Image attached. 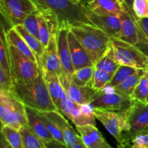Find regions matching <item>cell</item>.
Returning a JSON list of instances; mask_svg holds the SVG:
<instances>
[{"instance_id": "6da1fadb", "label": "cell", "mask_w": 148, "mask_h": 148, "mask_svg": "<svg viewBox=\"0 0 148 148\" xmlns=\"http://www.w3.org/2000/svg\"><path fill=\"white\" fill-rule=\"evenodd\" d=\"M11 92L25 106L39 112L59 111L51 98L42 72L37 77L31 80H13Z\"/></svg>"}, {"instance_id": "7a4b0ae2", "label": "cell", "mask_w": 148, "mask_h": 148, "mask_svg": "<svg viewBox=\"0 0 148 148\" xmlns=\"http://www.w3.org/2000/svg\"><path fill=\"white\" fill-rule=\"evenodd\" d=\"M38 11L50 12L56 16L59 28L81 24H92L86 5L72 0H31Z\"/></svg>"}, {"instance_id": "3957f363", "label": "cell", "mask_w": 148, "mask_h": 148, "mask_svg": "<svg viewBox=\"0 0 148 148\" xmlns=\"http://www.w3.org/2000/svg\"><path fill=\"white\" fill-rule=\"evenodd\" d=\"M69 30L75 35L95 64L111 46L112 38L94 25L81 24L71 26Z\"/></svg>"}, {"instance_id": "277c9868", "label": "cell", "mask_w": 148, "mask_h": 148, "mask_svg": "<svg viewBox=\"0 0 148 148\" xmlns=\"http://www.w3.org/2000/svg\"><path fill=\"white\" fill-rule=\"evenodd\" d=\"M0 120L1 126H9L18 130L27 126L26 106L11 91L0 90Z\"/></svg>"}, {"instance_id": "5b68a950", "label": "cell", "mask_w": 148, "mask_h": 148, "mask_svg": "<svg viewBox=\"0 0 148 148\" xmlns=\"http://www.w3.org/2000/svg\"><path fill=\"white\" fill-rule=\"evenodd\" d=\"M111 46L120 65L148 70V55L135 45L119 38H112Z\"/></svg>"}, {"instance_id": "8992f818", "label": "cell", "mask_w": 148, "mask_h": 148, "mask_svg": "<svg viewBox=\"0 0 148 148\" xmlns=\"http://www.w3.org/2000/svg\"><path fill=\"white\" fill-rule=\"evenodd\" d=\"M37 10L31 0H0L1 18L10 27L23 24L26 17Z\"/></svg>"}, {"instance_id": "52a82bcc", "label": "cell", "mask_w": 148, "mask_h": 148, "mask_svg": "<svg viewBox=\"0 0 148 148\" xmlns=\"http://www.w3.org/2000/svg\"><path fill=\"white\" fill-rule=\"evenodd\" d=\"M10 72L14 81H29L40 75V68L37 62L31 60L9 44Z\"/></svg>"}, {"instance_id": "ba28073f", "label": "cell", "mask_w": 148, "mask_h": 148, "mask_svg": "<svg viewBox=\"0 0 148 148\" xmlns=\"http://www.w3.org/2000/svg\"><path fill=\"white\" fill-rule=\"evenodd\" d=\"M93 111L95 118L105 127L117 143H124V137L129 131L125 111H113L93 108Z\"/></svg>"}, {"instance_id": "9c48e42d", "label": "cell", "mask_w": 148, "mask_h": 148, "mask_svg": "<svg viewBox=\"0 0 148 148\" xmlns=\"http://www.w3.org/2000/svg\"><path fill=\"white\" fill-rule=\"evenodd\" d=\"M134 101L130 96L114 92L111 88L106 87L98 92L90 105L98 109L122 111L129 109Z\"/></svg>"}, {"instance_id": "30bf717a", "label": "cell", "mask_w": 148, "mask_h": 148, "mask_svg": "<svg viewBox=\"0 0 148 148\" xmlns=\"http://www.w3.org/2000/svg\"><path fill=\"white\" fill-rule=\"evenodd\" d=\"M59 112L75 126L87 124L96 125L93 108L90 104H79L73 102L66 97L58 108Z\"/></svg>"}, {"instance_id": "8fae6325", "label": "cell", "mask_w": 148, "mask_h": 148, "mask_svg": "<svg viewBox=\"0 0 148 148\" xmlns=\"http://www.w3.org/2000/svg\"><path fill=\"white\" fill-rule=\"evenodd\" d=\"M125 112L129 131L126 134L124 143H130L134 136L143 132L148 127V103L134 101Z\"/></svg>"}, {"instance_id": "7c38bea8", "label": "cell", "mask_w": 148, "mask_h": 148, "mask_svg": "<svg viewBox=\"0 0 148 148\" xmlns=\"http://www.w3.org/2000/svg\"><path fill=\"white\" fill-rule=\"evenodd\" d=\"M59 79L67 98L77 103L90 104L98 93L91 87H80L75 84L72 80V75L62 73Z\"/></svg>"}, {"instance_id": "4fadbf2b", "label": "cell", "mask_w": 148, "mask_h": 148, "mask_svg": "<svg viewBox=\"0 0 148 148\" xmlns=\"http://www.w3.org/2000/svg\"><path fill=\"white\" fill-rule=\"evenodd\" d=\"M42 72H50L59 77L63 73L57 48V35H52L41 57L38 61Z\"/></svg>"}, {"instance_id": "5bb4252c", "label": "cell", "mask_w": 148, "mask_h": 148, "mask_svg": "<svg viewBox=\"0 0 148 148\" xmlns=\"http://www.w3.org/2000/svg\"><path fill=\"white\" fill-rule=\"evenodd\" d=\"M69 31V27H68L59 28L57 34V48L63 73L67 75H72L75 72V69L72 64L68 42Z\"/></svg>"}, {"instance_id": "9a60e30c", "label": "cell", "mask_w": 148, "mask_h": 148, "mask_svg": "<svg viewBox=\"0 0 148 148\" xmlns=\"http://www.w3.org/2000/svg\"><path fill=\"white\" fill-rule=\"evenodd\" d=\"M76 130L88 148H114L108 144L95 125L76 126Z\"/></svg>"}, {"instance_id": "2e32d148", "label": "cell", "mask_w": 148, "mask_h": 148, "mask_svg": "<svg viewBox=\"0 0 148 148\" xmlns=\"http://www.w3.org/2000/svg\"><path fill=\"white\" fill-rule=\"evenodd\" d=\"M68 42L75 71L85 66H94L88 53L70 30L68 33Z\"/></svg>"}, {"instance_id": "e0dca14e", "label": "cell", "mask_w": 148, "mask_h": 148, "mask_svg": "<svg viewBox=\"0 0 148 148\" xmlns=\"http://www.w3.org/2000/svg\"><path fill=\"white\" fill-rule=\"evenodd\" d=\"M43 113L57 126L59 131L61 132L63 136L65 144L69 148L72 147V146L77 140L79 135L77 134L73 127L69 124L67 119L58 111H48V112Z\"/></svg>"}, {"instance_id": "ac0fdd59", "label": "cell", "mask_w": 148, "mask_h": 148, "mask_svg": "<svg viewBox=\"0 0 148 148\" xmlns=\"http://www.w3.org/2000/svg\"><path fill=\"white\" fill-rule=\"evenodd\" d=\"M92 24L103 30L111 38H120L121 20L119 16H99L91 13Z\"/></svg>"}, {"instance_id": "d6986e66", "label": "cell", "mask_w": 148, "mask_h": 148, "mask_svg": "<svg viewBox=\"0 0 148 148\" xmlns=\"http://www.w3.org/2000/svg\"><path fill=\"white\" fill-rule=\"evenodd\" d=\"M86 7L91 13L99 16H119L124 9L120 0H93Z\"/></svg>"}, {"instance_id": "ffe728a7", "label": "cell", "mask_w": 148, "mask_h": 148, "mask_svg": "<svg viewBox=\"0 0 148 148\" xmlns=\"http://www.w3.org/2000/svg\"><path fill=\"white\" fill-rule=\"evenodd\" d=\"M26 114L27 118V127L37 137L44 143H49L53 140V137L42 121L38 111L26 106Z\"/></svg>"}, {"instance_id": "44dd1931", "label": "cell", "mask_w": 148, "mask_h": 148, "mask_svg": "<svg viewBox=\"0 0 148 148\" xmlns=\"http://www.w3.org/2000/svg\"><path fill=\"white\" fill-rule=\"evenodd\" d=\"M42 73L44 77L51 98L58 108L61 103L67 97L61 83L59 75L50 72H42Z\"/></svg>"}, {"instance_id": "7402d4cb", "label": "cell", "mask_w": 148, "mask_h": 148, "mask_svg": "<svg viewBox=\"0 0 148 148\" xmlns=\"http://www.w3.org/2000/svg\"><path fill=\"white\" fill-rule=\"evenodd\" d=\"M6 36H7V39L9 44L17 49L20 53L25 55L26 57L29 58L34 62H38L37 59H36L33 51L30 49L25 40L19 34V33L15 30L14 27H11L10 30H7L6 32Z\"/></svg>"}, {"instance_id": "603a6c76", "label": "cell", "mask_w": 148, "mask_h": 148, "mask_svg": "<svg viewBox=\"0 0 148 148\" xmlns=\"http://www.w3.org/2000/svg\"><path fill=\"white\" fill-rule=\"evenodd\" d=\"M14 27L18 32L19 34L23 37V38L25 40L27 44L34 53L37 61H38V59L41 57L44 52L45 49H46L45 46L42 44L41 42L37 37L29 33L23 24L18 25Z\"/></svg>"}, {"instance_id": "cb8c5ba5", "label": "cell", "mask_w": 148, "mask_h": 148, "mask_svg": "<svg viewBox=\"0 0 148 148\" xmlns=\"http://www.w3.org/2000/svg\"><path fill=\"white\" fill-rule=\"evenodd\" d=\"M145 69H139L134 75L127 78L121 84L112 88L113 91L127 96H131L133 91L138 85L142 77L145 75Z\"/></svg>"}, {"instance_id": "d4e9b609", "label": "cell", "mask_w": 148, "mask_h": 148, "mask_svg": "<svg viewBox=\"0 0 148 148\" xmlns=\"http://www.w3.org/2000/svg\"><path fill=\"white\" fill-rule=\"evenodd\" d=\"M119 66L120 64L117 62L114 56L112 46H110L106 52L94 64V67L95 69H101L111 74L115 73Z\"/></svg>"}, {"instance_id": "484cf974", "label": "cell", "mask_w": 148, "mask_h": 148, "mask_svg": "<svg viewBox=\"0 0 148 148\" xmlns=\"http://www.w3.org/2000/svg\"><path fill=\"white\" fill-rule=\"evenodd\" d=\"M94 72H95L94 66H85L75 70L72 74V79L73 82L79 86L90 87Z\"/></svg>"}, {"instance_id": "4316f807", "label": "cell", "mask_w": 148, "mask_h": 148, "mask_svg": "<svg viewBox=\"0 0 148 148\" xmlns=\"http://www.w3.org/2000/svg\"><path fill=\"white\" fill-rule=\"evenodd\" d=\"M19 131L23 138L24 148H46L44 142L37 137L27 126L22 127Z\"/></svg>"}, {"instance_id": "83f0119b", "label": "cell", "mask_w": 148, "mask_h": 148, "mask_svg": "<svg viewBox=\"0 0 148 148\" xmlns=\"http://www.w3.org/2000/svg\"><path fill=\"white\" fill-rule=\"evenodd\" d=\"M0 66L10 72L9 43L6 36V30L2 25H1L0 33Z\"/></svg>"}, {"instance_id": "f1b7e54d", "label": "cell", "mask_w": 148, "mask_h": 148, "mask_svg": "<svg viewBox=\"0 0 148 148\" xmlns=\"http://www.w3.org/2000/svg\"><path fill=\"white\" fill-rule=\"evenodd\" d=\"M113 76H114V74L108 73L105 71L95 68V72L92 77L90 87L98 92L101 91L104 88H106L107 85L112 79Z\"/></svg>"}, {"instance_id": "f546056e", "label": "cell", "mask_w": 148, "mask_h": 148, "mask_svg": "<svg viewBox=\"0 0 148 148\" xmlns=\"http://www.w3.org/2000/svg\"><path fill=\"white\" fill-rule=\"evenodd\" d=\"M1 134L13 148H24L23 138L18 130L9 126H1Z\"/></svg>"}, {"instance_id": "4dcf8cb0", "label": "cell", "mask_w": 148, "mask_h": 148, "mask_svg": "<svg viewBox=\"0 0 148 148\" xmlns=\"http://www.w3.org/2000/svg\"><path fill=\"white\" fill-rule=\"evenodd\" d=\"M138 69H139L132 67V66H125V65H120L118 69L114 74L112 79L109 82V84L107 85V87L112 89L114 87L117 86V85L121 84L122 82H124L125 79L130 77V76L134 75Z\"/></svg>"}, {"instance_id": "1f68e13d", "label": "cell", "mask_w": 148, "mask_h": 148, "mask_svg": "<svg viewBox=\"0 0 148 148\" xmlns=\"http://www.w3.org/2000/svg\"><path fill=\"white\" fill-rule=\"evenodd\" d=\"M38 39L46 48L50 41L51 35L50 27L46 17L39 11L38 14Z\"/></svg>"}, {"instance_id": "d6a6232c", "label": "cell", "mask_w": 148, "mask_h": 148, "mask_svg": "<svg viewBox=\"0 0 148 148\" xmlns=\"http://www.w3.org/2000/svg\"><path fill=\"white\" fill-rule=\"evenodd\" d=\"M148 96V79L145 73L142 77L140 82L131 95V98L134 101L147 103Z\"/></svg>"}, {"instance_id": "836d02e7", "label": "cell", "mask_w": 148, "mask_h": 148, "mask_svg": "<svg viewBox=\"0 0 148 148\" xmlns=\"http://www.w3.org/2000/svg\"><path fill=\"white\" fill-rule=\"evenodd\" d=\"M39 114H40V119H41L42 121H43V124H45V126H46V127L47 128V130H49V133L51 134L53 140H56V141L59 142V143H64V144H65L64 140V138H63V136H62L61 132L59 131L57 126L55 124V123L53 122L52 120H51L49 117L46 116V114H45L43 112H39Z\"/></svg>"}, {"instance_id": "e575fe53", "label": "cell", "mask_w": 148, "mask_h": 148, "mask_svg": "<svg viewBox=\"0 0 148 148\" xmlns=\"http://www.w3.org/2000/svg\"><path fill=\"white\" fill-rule=\"evenodd\" d=\"M38 10L27 16L25 21L23 22V25L26 30L38 38Z\"/></svg>"}, {"instance_id": "d590c367", "label": "cell", "mask_w": 148, "mask_h": 148, "mask_svg": "<svg viewBox=\"0 0 148 148\" xmlns=\"http://www.w3.org/2000/svg\"><path fill=\"white\" fill-rule=\"evenodd\" d=\"M132 10L138 18L148 17V0H133Z\"/></svg>"}, {"instance_id": "8d00e7d4", "label": "cell", "mask_w": 148, "mask_h": 148, "mask_svg": "<svg viewBox=\"0 0 148 148\" xmlns=\"http://www.w3.org/2000/svg\"><path fill=\"white\" fill-rule=\"evenodd\" d=\"M13 86V79L9 71L0 66V90L11 91Z\"/></svg>"}, {"instance_id": "74e56055", "label": "cell", "mask_w": 148, "mask_h": 148, "mask_svg": "<svg viewBox=\"0 0 148 148\" xmlns=\"http://www.w3.org/2000/svg\"><path fill=\"white\" fill-rule=\"evenodd\" d=\"M130 143L133 148H148V132L134 136Z\"/></svg>"}, {"instance_id": "f35d334b", "label": "cell", "mask_w": 148, "mask_h": 148, "mask_svg": "<svg viewBox=\"0 0 148 148\" xmlns=\"http://www.w3.org/2000/svg\"><path fill=\"white\" fill-rule=\"evenodd\" d=\"M134 19L137 23V25L139 26L140 29L141 30L142 33L146 38L148 41V17L146 18H138L134 15Z\"/></svg>"}, {"instance_id": "ab89813d", "label": "cell", "mask_w": 148, "mask_h": 148, "mask_svg": "<svg viewBox=\"0 0 148 148\" xmlns=\"http://www.w3.org/2000/svg\"><path fill=\"white\" fill-rule=\"evenodd\" d=\"M46 148H69L66 144L61 143L56 140H52L49 143H44Z\"/></svg>"}, {"instance_id": "60d3db41", "label": "cell", "mask_w": 148, "mask_h": 148, "mask_svg": "<svg viewBox=\"0 0 148 148\" xmlns=\"http://www.w3.org/2000/svg\"><path fill=\"white\" fill-rule=\"evenodd\" d=\"M71 148H88V147H87V146L85 145V143H83V141H82V139H81L80 136L79 135V137H78L77 142L72 146V147Z\"/></svg>"}, {"instance_id": "b9f144b4", "label": "cell", "mask_w": 148, "mask_h": 148, "mask_svg": "<svg viewBox=\"0 0 148 148\" xmlns=\"http://www.w3.org/2000/svg\"><path fill=\"white\" fill-rule=\"evenodd\" d=\"M0 144H1V148H13L10 145V143L7 141L5 137H4L3 134H1V141H0Z\"/></svg>"}, {"instance_id": "7bdbcfd3", "label": "cell", "mask_w": 148, "mask_h": 148, "mask_svg": "<svg viewBox=\"0 0 148 148\" xmlns=\"http://www.w3.org/2000/svg\"><path fill=\"white\" fill-rule=\"evenodd\" d=\"M117 148H133L130 143H124L121 144H119Z\"/></svg>"}, {"instance_id": "ee69618b", "label": "cell", "mask_w": 148, "mask_h": 148, "mask_svg": "<svg viewBox=\"0 0 148 148\" xmlns=\"http://www.w3.org/2000/svg\"><path fill=\"white\" fill-rule=\"evenodd\" d=\"M120 1H121L122 3H124V4H125L126 5L128 6V7L132 10V8L133 0H120Z\"/></svg>"}, {"instance_id": "f6af8a7d", "label": "cell", "mask_w": 148, "mask_h": 148, "mask_svg": "<svg viewBox=\"0 0 148 148\" xmlns=\"http://www.w3.org/2000/svg\"><path fill=\"white\" fill-rule=\"evenodd\" d=\"M93 1V0H82V3L83 4H85V5H87V4H90V2H92V1Z\"/></svg>"}, {"instance_id": "bcb514c9", "label": "cell", "mask_w": 148, "mask_h": 148, "mask_svg": "<svg viewBox=\"0 0 148 148\" xmlns=\"http://www.w3.org/2000/svg\"><path fill=\"white\" fill-rule=\"evenodd\" d=\"M145 75L147 76V79H148V70H145ZM147 103H148V96H147Z\"/></svg>"}, {"instance_id": "7dc6e473", "label": "cell", "mask_w": 148, "mask_h": 148, "mask_svg": "<svg viewBox=\"0 0 148 148\" xmlns=\"http://www.w3.org/2000/svg\"><path fill=\"white\" fill-rule=\"evenodd\" d=\"M72 1L76 3H82V0H72Z\"/></svg>"}, {"instance_id": "c3c4849f", "label": "cell", "mask_w": 148, "mask_h": 148, "mask_svg": "<svg viewBox=\"0 0 148 148\" xmlns=\"http://www.w3.org/2000/svg\"><path fill=\"white\" fill-rule=\"evenodd\" d=\"M148 132V127L145 129V131L143 132Z\"/></svg>"}]
</instances>
